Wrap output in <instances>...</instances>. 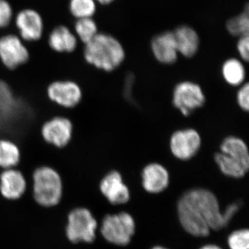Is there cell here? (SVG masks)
Here are the masks:
<instances>
[{
    "label": "cell",
    "instance_id": "cell-1",
    "mask_svg": "<svg viewBox=\"0 0 249 249\" xmlns=\"http://www.w3.org/2000/svg\"><path fill=\"white\" fill-rule=\"evenodd\" d=\"M178 213L184 230L195 237H207L211 231L227 226L217 198L205 188H194L183 193L178 201Z\"/></svg>",
    "mask_w": 249,
    "mask_h": 249
},
{
    "label": "cell",
    "instance_id": "cell-2",
    "mask_svg": "<svg viewBox=\"0 0 249 249\" xmlns=\"http://www.w3.org/2000/svg\"><path fill=\"white\" fill-rule=\"evenodd\" d=\"M83 53L88 64L107 72L114 71L125 58V51L120 41L104 33H98L85 44Z\"/></svg>",
    "mask_w": 249,
    "mask_h": 249
},
{
    "label": "cell",
    "instance_id": "cell-3",
    "mask_svg": "<svg viewBox=\"0 0 249 249\" xmlns=\"http://www.w3.org/2000/svg\"><path fill=\"white\" fill-rule=\"evenodd\" d=\"M63 181L60 174L50 166L38 167L33 173V196L39 206H58L63 196Z\"/></svg>",
    "mask_w": 249,
    "mask_h": 249
},
{
    "label": "cell",
    "instance_id": "cell-4",
    "mask_svg": "<svg viewBox=\"0 0 249 249\" xmlns=\"http://www.w3.org/2000/svg\"><path fill=\"white\" fill-rule=\"evenodd\" d=\"M98 227L97 220L89 209L75 208L67 215L65 235L72 244L92 243L96 240Z\"/></svg>",
    "mask_w": 249,
    "mask_h": 249
},
{
    "label": "cell",
    "instance_id": "cell-5",
    "mask_svg": "<svg viewBox=\"0 0 249 249\" xmlns=\"http://www.w3.org/2000/svg\"><path fill=\"white\" fill-rule=\"evenodd\" d=\"M135 231V221L128 213L107 214L101 223V235L112 245L121 247L129 245Z\"/></svg>",
    "mask_w": 249,
    "mask_h": 249
},
{
    "label": "cell",
    "instance_id": "cell-6",
    "mask_svg": "<svg viewBox=\"0 0 249 249\" xmlns=\"http://www.w3.org/2000/svg\"><path fill=\"white\" fill-rule=\"evenodd\" d=\"M206 96L200 85L194 82L182 81L173 90V104L184 116H189L196 109L202 107Z\"/></svg>",
    "mask_w": 249,
    "mask_h": 249
},
{
    "label": "cell",
    "instance_id": "cell-7",
    "mask_svg": "<svg viewBox=\"0 0 249 249\" xmlns=\"http://www.w3.org/2000/svg\"><path fill=\"white\" fill-rule=\"evenodd\" d=\"M169 146L175 158L180 160H191L200 150V134L193 128L178 129L170 137Z\"/></svg>",
    "mask_w": 249,
    "mask_h": 249
},
{
    "label": "cell",
    "instance_id": "cell-8",
    "mask_svg": "<svg viewBox=\"0 0 249 249\" xmlns=\"http://www.w3.org/2000/svg\"><path fill=\"white\" fill-rule=\"evenodd\" d=\"M30 54L18 36L9 34L0 37V60L8 70H15L27 63Z\"/></svg>",
    "mask_w": 249,
    "mask_h": 249
},
{
    "label": "cell",
    "instance_id": "cell-9",
    "mask_svg": "<svg viewBox=\"0 0 249 249\" xmlns=\"http://www.w3.org/2000/svg\"><path fill=\"white\" fill-rule=\"evenodd\" d=\"M73 133L71 121L64 116H55L46 121L41 127L44 141L58 148L66 147L71 142Z\"/></svg>",
    "mask_w": 249,
    "mask_h": 249
},
{
    "label": "cell",
    "instance_id": "cell-10",
    "mask_svg": "<svg viewBox=\"0 0 249 249\" xmlns=\"http://www.w3.org/2000/svg\"><path fill=\"white\" fill-rule=\"evenodd\" d=\"M47 96L51 101L65 108L76 107L82 101L83 91L72 80H55L49 85Z\"/></svg>",
    "mask_w": 249,
    "mask_h": 249
},
{
    "label": "cell",
    "instance_id": "cell-11",
    "mask_svg": "<svg viewBox=\"0 0 249 249\" xmlns=\"http://www.w3.org/2000/svg\"><path fill=\"white\" fill-rule=\"evenodd\" d=\"M99 188L101 194L111 204H124L130 199L128 187L124 183L121 174L116 170H111L103 177Z\"/></svg>",
    "mask_w": 249,
    "mask_h": 249
},
{
    "label": "cell",
    "instance_id": "cell-12",
    "mask_svg": "<svg viewBox=\"0 0 249 249\" xmlns=\"http://www.w3.org/2000/svg\"><path fill=\"white\" fill-rule=\"evenodd\" d=\"M16 24L22 40L34 42L42 37L43 19L35 10L27 9L21 11L16 18Z\"/></svg>",
    "mask_w": 249,
    "mask_h": 249
},
{
    "label": "cell",
    "instance_id": "cell-13",
    "mask_svg": "<svg viewBox=\"0 0 249 249\" xmlns=\"http://www.w3.org/2000/svg\"><path fill=\"white\" fill-rule=\"evenodd\" d=\"M152 53L163 65H170L178 60V53L173 31H166L156 35L150 42Z\"/></svg>",
    "mask_w": 249,
    "mask_h": 249
},
{
    "label": "cell",
    "instance_id": "cell-14",
    "mask_svg": "<svg viewBox=\"0 0 249 249\" xmlns=\"http://www.w3.org/2000/svg\"><path fill=\"white\" fill-rule=\"evenodd\" d=\"M27 188L25 177L20 170L11 168L3 170L0 175V194L10 201L20 199Z\"/></svg>",
    "mask_w": 249,
    "mask_h": 249
},
{
    "label": "cell",
    "instance_id": "cell-15",
    "mask_svg": "<svg viewBox=\"0 0 249 249\" xmlns=\"http://www.w3.org/2000/svg\"><path fill=\"white\" fill-rule=\"evenodd\" d=\"M142 188L147 193L158 194L169 186V172L160 163H149L142 170Z\"/></svg>",
    "mask_w": 249,
    "mask_h": 249
},
{
    "label": "cell",
    "instance_id": "cell-16",
    "mask_svg": "<svg viewBox=\"0 0 249 249\" xmlns=\"http://www.w3.org/2000/svg\"><path fill=\"white\" fill-rule=\"evenodd\" d=\"M178 55L191 58L197 53L200 46L199 34L194 28L182 24L173 31Z\"/></svg>",
    "mask_w": 249,
    "mask_h": 249
},
{
    "label": "cell",
    "instance_id": "cell-17",
    "mask_svg": "<svg viewBox=\"0 0 249 249\" xmlns=\"http://www.w3.org/2000/svg\"><path fill=\"white\" fill-rule=\"evenodd\" d=\"M49 45L54 52L58 53H72L76 50L77 38L68 27L58 26L51 33Z\"/></svg>",
    "mask_w": 249,
    "mask_h": 249
},
{
    "label": "cell",
    "instance_id": "cell-18",
    "mask_svg": "<svg viewBox=\"0 0 249 249\" xmlns=\"http://www.w3.org/2000/svg\"><path fill=\"white\" fill-rule=\"evenodd\" d=\"M219 152L249 168L248 146L243 139L235 136H229L221 142Z\"/></svg>",
    "mask_w": 249,
    "mask_h": 249
},
{
    "label": "cell",
    "instance_id": "cell-19",
    "mask_svg": "<svg viewBox=\"0 0 249 249\" xmlns=\"http://www.w3.org/2000/svg\"><path fill=\"white\" fill-rule=\"evenodd\" d=\"M222 74L226 83L233 87L245 83L246 70L243 62L239 59L231 58L223 63Z\"/></svg>",
    "mask_w": 249,
    "mask_h": 249
},
{
    "label": "cell",
    "instance_id": "cell-20",
    "mask_svg": "<svg viewBox=\"0 0 249 249\" xmlns=\"http://www.w3.org/2000/svg\"><path fill=\"white\" fill-rule=\"evenodd\" d=\"M214 160L221 173L229 178H242L249 172V168L232 160L222 152H216L214 155Z\"/></svg>",
    "mask_w": 249,
    "mask_h": 249
},
{
    "label": "cell",
    "instance_id": "cell-21",
    "mask_svg": "<svg viewBox=\"0 0 249 249\" xmlns=\"http://www.w3.org/2000/svg\"><path fill=\"white\" fill-rule=\"evenodd\" d=\"M21 160V152L17 144L8 139H0V168H16Z\"/></svg>",
    "mask_w": 249,
    "mask_h": 249
},
{
    "label": "cell",
    "instance_id": "cell-22",
    "mask_svg": "<svg viewBox=\"0 0 249 249\" xmlns=\"http://www.w3.org/2000/svg\"><path fill=\"white\" fill-rule=\"evenodd\" d=\"M226 29L229 34L235 37L249 35V6L237 16L228 19L226 22Z\"/></svg>",
    "mask_w": 249,
    "mask_h": 249
},
{
    "label": "cell",
    "instance_id": "cell-23",
    "mask_svg": "<svg viewBox=\"0 0 249 249\" xmlns=\"http://www.w3.org/2000/svg\"><path fill=\"white\" fill-rule=\"evenodd\" d=\"M75 31L82 42L87 44L98 34V26L92 18L78 19L75 24Z\"/></svg>",
    "mask_w": 249,
    "mask_h": 249
},
{
    "label": "cell",
    "instance_id": "cell-24",
    "mask_svg": "<svg viewBox=\"0 0 249 249\" xmlns=\"http://www.w3.org/2000/svg\"><path fill=\"white\" fill-rule=\"evenodd\" d=\"M70 11L77 19L92 18L96 11L95 0H70Z\"/></svg>",
    "mask_w": 249,
    "mask_h": 249
},
{
    "label": "cell",
    "instance_id": "cell-25",
    "mask_svg": "<svg viewBox=\"0 0 249 249\" xmlns=\"http://www.w3.org/2000/svg\"><path fill=\"white\" fill-rule=\"evenodd\" d=\"M228 245L230 249H249L248 229H239L232 232L228 237Z\"/></svg>",
    "mask_w": 249,
    "mask_h": 249
},
{
    "label": "cell",
    "instance_id": "cell-26",
    "mask_svg": "<svg viewBox=\"0 0 249 249\" xmlns=\"http://www.w3.org/2000/svg\"><path fill=\"white\" fill-rule=\"evenodd\" d=\"M14 104V94L7 83L0 80V109H11Z\"/></svg>",
    "mask_w": 249,
    "mask_h": 249
},
{
    "label": "cell",
    "instance_id": "cell-27",
    "mask_svg": "<svg viewBox=\"0 0 249 249\" xmlns=\"http://www.w3.org/2000/svg\"><path fill=\"white\" fill-rule=\"evenodd\" d=\"M13 18V9L7 0H0V29L9 25Z\"/></svg>",
    "mask_w": 249,
    "mask_h": 249
},
{
    "label": "cell",
    "instance_id": "cell-28",
    "mask_svg": "<svg viewBox=\"0 0 249 249\" xmlns=\"http://www.w3.org/2000/svg\"><path fill=\"white\" fill-rule=\"evenodd\" d=\"M237 102L239 107L245 111L249 109V83L241 85L237 93Z\"/></svg>",
    "mask_w": 249,
    "mask_h": 249
},
{
    "label": "cell",
    "instance_id": "cell-29",
    "mask_svg": "<svg viewBox=\"0 0 249 249\" xmlns=\"http://www.w3.org/2000/svg\"><path fill=\"white\" fill-rule=\"evenodd\" d=\"M237 53L241 60L244 62H249V36L246 35L238 37L237 45Z\"/></svg>",
    "mask_w": 249,
    "mask_h": 249
},
{
    "label": "cell",
    "instance_id": "cell-30",
    "mask_svg": "<svg viewBox=\"0 0 249 249\" xmlns=\"http://www.w3.org/2000/svg\"><path fill=\"white\" fill-rule=\"evenodd\" d=\"M239 209H240V204L238 203H233V204L229 205L227 209L223 211V216H224V220L227 225L231 221L232 217L238 212Z\"/></svg>",
    "mask_w": 249,
    "mask_h": 249
},
{
    "label": "cell",
    "instance_id": "cell-31",
    "mask_svg": "<svg viewBox=\"0 0 249 249\" xmlns=\"http://www.w3.org/2000/svg\"><path fill=\"white\" fill-rule=\"evenodd\" d=\"M134 81V75L132 73H129L127 76L126 77L125 87H124L125 91H124V93L125 94L126 98L128 100H130V101H132V95L131 94L132 89H132V87H133Z\"/></svg>",
    "mask_w": 249,
    "mask_h": 249
},
{
    "label": "cell",
    "instance_id": "cell-32",
    "mask_svg": "<svg viewBox=\"0 0 249 249\" xmlns=\"http://www.w3.org/2000/svg\"><path fill=\"white\" fill-rule=\"evenodd\" d=\"M199 249H222L221 247H219V246L216 245H212V244H210V245H206L203 246L202 247H201Z\"/></svg>",
    "mask_w": 249,
    "mask_h": 249
},
{
    "label": "cell",
    "instance_id": "cell-33",
    "mask_svg": "<svg viewBox=\"0 0 249 249\" xmlns=\"http://www.w3.org/2000/svg\"><path fill=\"white\" fill-rule=\"evenodd\" d=\"M96 3H98V4L101 5H109L111 4V3L114 2L116 0H95Z\"/></svg>",
    "mask_w": 249,
    "mask_h": 249
},
{
    "label": "cell",
    "instance_id": "cell-34",
    "mask_svg": "<svg viewBox=\"0 0 249 249\" xmlns=\"http://www.w3.org/2000/svg\"><path fill=\"white\" fill-rule=\"evenodd\" d=\"M151 249H168L165 248V247H160V246H156V247H153V248H152Z\"/></svg>",
    "mask_w": 249,
    "mask_h": 249
}]
</instances>
